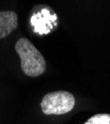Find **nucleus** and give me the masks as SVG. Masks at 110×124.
<instances>
[{
	"label": "nucleus",
	"mask_w": 110,
	"mask_h": 124,
	"mask_svg": "<svg viewBox=\"0 0 110 124\" xmlns=\"http://www.w3.org/2000/svg\"><path fill=\"white\" fill-rule=\"evenodd\" d=\"M75 104L74 96L68 91L58 90L45 94L41 108L46 115H63L72 111Z\"/></svg>",
	"instance_id": "obj_2"
},
{
	"label": "nucleus",
	"mask_w": 110,
	"mask_h": 124,
	"mask_svg": "<svg viewBox=\"0 0 110 124\" xmlns=\"http://www.w3.org/2000/svg\"><path fill=\"white\" fill-rule=\"evenodd\" d=\"M15 51L20 57L21 69L27 77L38 78L45 73V58L28 39L20 38L15 44Z\"/></svg>",
	"instance_id": "obj_1"
},
{
	"label": "nucleus",
	"mask_w": 110,
	"mask_h": 124,
	"mask_svg": "<svg viewBox=\"0 0 110 124\" xmlns=\"http://www.w3.org/2000/svg\"><path fill=\"white\" fill-rule=\"evenodd\" d=\"M56 15L49 14L47 10H42L41 13L34 15L31 19V22L35 27V32L39 34L49 33L54 26V20H56Z\"/></svg>",
	"instance_id": "obj_3"
},
{
	"label": "nucleus",
	"mask_w": 110,
	"mask_h": 124,
	"mask_svg": "<svg viewBox=\"0 0 110 124\" xmlns=\"http://www.w3.org/2000/svg\"><path fill=\"white\" fill-rule=\"evenodd\" d=\"M84 124H110L109 113H99L91 116Z\"/></svg>",
	"instance_id": "obj_5"
},
{
	"label": "nucleus",
	"mask_w": 110,
	"mask_h": 124,
	"mask_svg": "<svg viewBox=\"0 0 110 124\" xmlns=\"http://www.w3.org/2000/svg\"><path fill=\"white\" fill-rule=\"evenodd\" d=\"M18 27V16L14 11H0V40L9 36Z\"/></svg>",
	"instance_id": "obj_4"
}]
</instances>
